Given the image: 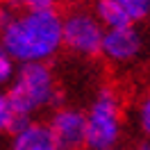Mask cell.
I'll use <instances>...</instances> for the list:
<instances>
[{
  "label": "cell",
  "instance_id": "6da1fadb",
  "mask_svg": "<svg viewBox=\"0 0 150 150\" xmlns=\"http://www.w3.org/2000/svg\"><path fill=\"white\" fill-rule=\"evenodd\" d=\"M0 41L18 64H46L64 46V18L57 11L16 14Z\"/></svg>",
  "mask_w": 150,
  "mask_h": 150
},
{
  "label": "cell",
  "instance_id": "7a4b0ae2",
  "mask_svg": "<svg viewBox=\"0 0 150 150\" xmlns=\"http://www.w3.org/2000/svg\"><path fill=\"white\" fill-rule=\"evenodd\" d=\"M5 93L14 112V134L32 123V114L37 109H43L59 100L55 75L48 64H18V71Z\"/></svg>",
  "mask_w": 150,
  "mask_h": 150
},
{
  "label": "cell",
  "instance_id": "3957f363",
  "mask_svg": "<svg viewBox=\"0 0 150 150\" xmlns=\"http://www.w3.org/2000/svg\"><path fill=\"white\" fill-rule=\"evenodd\" d=\"M121 137V105L114 91L103 89L86 112V146L112 150Z\"/></svg>",
  "mask_w": 150,
  "mask_h": 150
},
{
  "label": "cell",
  "instance_id": "277c9868",
  "mask_svg": "<svg viewBox=\"0 0 150 150\" xmlns=\"http://www.w3.org/2000/svg\"><path fill=\"white\" fill-rule=\"evenodd\" d=\"M103 23L89 11H71L64 18V46L77 55L93 57L103 52L105 41Z\"/></svg>",
  "mask_w": 150,
  "mask_h": 150
},
{
  "label": "cell",
  "instance_id": "5b68a950",
  "mask_svg": "<svg viewBox=\"0 0 150 150\" xmlns=\"http://www.w3.org/2000/svg\"><path fill=\"white\" fill-rule=\"evenodd\" d=\"M48 127L59 150H77L86 146V112L75 107H62L52 114Z\"/></svg>",
  "mask_w": 150,
  "mask_h": 150
},
{
  "label": "cell",
  "instance_id": "8992f818",
  "mask_svg": "<svg viewBox=\"0 0 150 150\" xmlns=\"http://www.w3.org/2000/svg\"><path fill=\"white\" fill-rule=\"evenodd\" d=\"M141 50V37L137 28H116V30H107L105 32V41H103V55L114 62V64H125L132 62L139 55Z\"/></svg>",
  "mask_w": 150,
  "mask_h": 150
},
{
  "label": "cell",
  "instance_id": "52a82bcc",
  "mask_svg": "<svg viewBox=\"0 0 150 150\" xmlns=\"http://www.w3.org/2000/svg\"><path fill=\"white\" fill-rule=\"evenodd\" d=\"M55 137L48 125L43 123H30L28 127H23L14 134L9 150H55Z\"/></svg>",
  "mask_w": 150,
  "mask_h": 150
},
{
  "label": "cell",
  "instance_id": "ba28073f",
  "mask_svg": "<svg viewBox=\"0 0 150 150\" xmlns=\"http://www.w3.org/2000/svg\"><path fill=\"white\" fill-rule=\"evenodd\" d=\"M96 18L103 23L105 30H116V28H130L132 21L123 11L118 0H96Z\"/></svg>",
  "mask_w": 150,
  "mask_h": 150
},
{
  "label": "cell",
  "instance_id": "9c48e42d",
  "mask_svg": "<svg viewBox=\"0 0 150 150\" xmlns=\"http://www.w3.org/2000/svg\"><path fill=\"white\" fill-rule=\"evenodd\" d=\"M118 5L123 11L127 14V18L132 21V25L137 21H143L150 14V0H118Z\"/></svg>",
  "mask_w": 150,
  "mask_h": 150
},
{
  "label": "cell",
  "instance_id": "30bf717a",
  "mask_svg": "<svg viewBox=\"0 0 150 150\" xmlns=\"http://www.w3.org/2000/svg\"><path fill=\"white\" fill-rule=\"evenodd\" d=\"M16 62H14V57L7 52V48L2 46V41H0V86H9L11 80H14V75H16Z\"/></svg>",
  "mask_w": 150,
  "mask_h": 150
},
{
  "label": "cell",
  "instance_id": "8fae6325",
  "mask_svg": "<svg viewBox=\"0 0 150 150\" xmlns=\"http://www.w3.org/2000/svg\"><path fill=\"white\" fill-rule=\"evenodd\" d=\"M57 2L59 0H9V5L21 9V14H25V11H55Z\"/></svg>",
  "mask_w": 150,
  "mask_h": 150
},
{
  "label": "cell",
  "instance_id": "7c38bea8",
  "mask_svg": "<svg viewBox=\"0 0 150 150\" xmlns=\"http://www.w3.org/2000/svg\"><path fill=\"white\" fill-rule=\"evenodd\" d=\"M11 125H14V112H11L9 98H7V93L0 91V132H11Z\"/></svg>",
  "mask_w": 150,
  "mask_h": 150
},
{
  "label": "cell",
  "instance_id": "4fadbf2b",
  "mask_svg": "<svg viewBox=\"0 0 150 150\" xmlns=\"http://www.w3.org/2000/svg\"><path fill=\"white\" fill-rule=\"evenodd\" d=\"M139 125H141V130L150 137V91H148V96L143 98V103H141V107H139Z\"/></svg>",
  "mask_w": 150,
  "mask_h": 150
},
{
  "label": "cell",
  "instance_id": "5bb4252c",
  "mask_svg": "<svg viewBox=\"0 0 150 150\" xmlns=\"http://www.w3.org/2000/svg\"><path fill=\"white\" fill-rule=\"evenodd\" d=\"M14 21V11H11L9 2H0V34L5 32V28Z\"/></svg>",
  "mask_w": 150,
  "mask_h": 150
},
{
  "label": "cell",
  "instance_id": "9a60e30c",
  "mask_svg": "<svg viewBox=\"0 0 150 150\" xmlns=\"http://www.w3.org/2000/svg\"><path fill=\"white\" fill-rule=\"evenodd\" d=\"M137 150H150V141H146V143H141Z\"/></svg>",
  "mask_w": 150,
  "mask_h": 150
},
{
  "label": "cell",
  "instance_id": "2e32d148",
  "mask_svg": "<svg viewBox=\"0 0 150 150\" xmlns=\"http://www.w3.org/2000/svg\"><path fill=\"white\" fill-rule=\"evenodd\" d=\"M55 150H59V148H55Z\"/></svg>",
  "mask_w": 150,
  "mask_h": 150
}]
</instances>
